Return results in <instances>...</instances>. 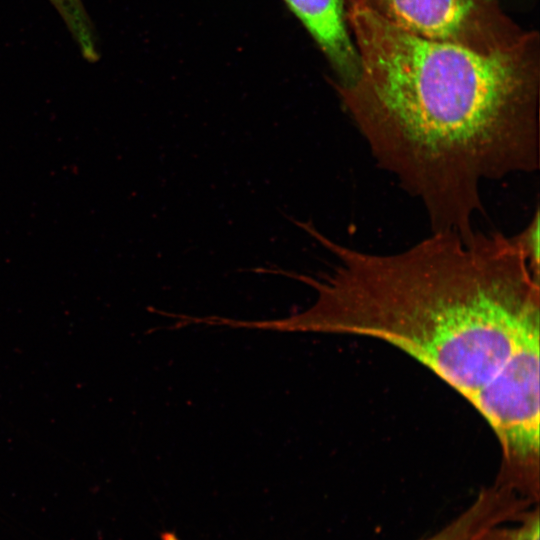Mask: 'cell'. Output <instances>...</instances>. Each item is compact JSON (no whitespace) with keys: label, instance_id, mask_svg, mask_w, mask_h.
<instances>
[{"label":"cell","instance_id":"obj_3","mask_svg":"<svg viewBox=\"0 0 540 540\" xmlns=\"http://www.w3.org/2000/svg\"><path fill=\"white\" fill-rule=\"evenodd\" d=\"M381 17L413 35L492 52L519 42L521 30L496 0H363Z\"/></svg>","mask_w":540,"mask_h":540},{"label":"cell","instance_id":"obj_2","mask_svg":"<svg viewBox=\"0 0 540 540\" xmlns=\"http://www.w3.org/2000/svg\"><path fill=\"white\" fill-rule=\"evenodd\" d=\"M309 234L335 256L327 273L293 277L317 298L283 331L369 337L418 362L475 409L523 348L539 343L540 283L516 236L431 235L376 254Z\"/></svg>","mask_w":540,"mask_h":540},{"label":"cell","instance_id":"obj_5","mask_svg":"<svg viewBox=\"0 0 540 540\" xmlns=\"http://www.w3.org/2000/svg\"><path fill=\"white\" fill-rule=\"evenodd\" d=\"M514 507L497 489L482 488L473 502L434 533L418 540H480L493 527L511 520Z\"/></svg>","mask_w":540,"mask_h":540},{"label":"cell","instance_id":"obj_7","mask_svg":"<svg viewBox=\"0 0 540 540\" xmlns=\"http://www.w3.org/2000/svg\"><path fill=\"white\" fill-rule=\"evenodd\" d=\"M514 524L498 525L488 530L480 540H539V507L535 504L525 510Z\"/></svg>","mask_w":540,"mask_h":540},{"label":"cell","instance_id":"obj_6","mask_svg":"<svg viewBox=\"0 0 540 540\" xmlns=\"http://www.w3.org/2000/svg\"><path fill=\"white\" fill-rule=\"evenodd\" d=\"M60 14L82 56L95 62L99 59L97 38L81 0H49Z\"/></svg>","mask_w":540,"mask_h":540},{"label":"cell","instance_id":"obj_4","mask_svg":"<svg viewBox=\"0 0 540 540\" xmlns=\"http://www.w3.org/2000/svg\"><path fill=\"white\" fill-rule=\"evenodd\" d=\"M312 36L334 73L346 85L359 71V58L346 18L345 0H283Z\"/></svg>","mask_w":540,"mask_h":540},{"label":"cell","instance_id":"obj_1","mask_svg":"<svg viewBox=\"0 0 540 540\" xmlns=\"http://www.w3.org/2000/svg\"><path fill=\"white\" fill-rule=\"evenodd\" d=\"M345 9L359 71L334 85L344 109L432 232L470 235L485 183L539 168L538 33L479 52L413 35L363 0Z\"/></svg>","mask_w":540,"mask_h":540},{"label":"cell","instance_id":"obj_8","mask_svg":"<svg viewBox=\"0 0 540 540\" xmlns=\"http://www.w3.org/2000/svg\"><path fill=\"white\" fill-rule=\"evenodd\" d=\"M539 210L524 230L516 235L522 249L528 257L531 266L539 272Z\"/></svg>","mask_w":540,"mask_h":540}]
</instances>
